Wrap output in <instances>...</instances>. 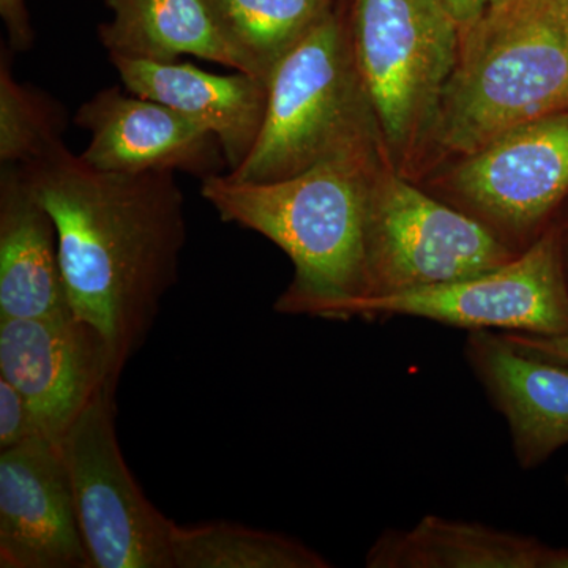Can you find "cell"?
Masks as SVG:
<instances>
[{
    "instance_id": "cell-1",
    "label": "cell",
    "mask_w": 568,
    "mask_h": 568,
    "mask_svg": "<svg viewBox=\"0 0 568 568\" xmlns=\"http://www.w3.org/2000/svg\"><path fill=\"white\" fill-rule=\"evenodd\" d=\"M20 168L58 230L71 312L104 336L122 373L178 282L186 219L175 173H104L63 141Z\"/></svg>"
},
{
    "instance_id": "cell-2",
    "label": "cell",
    "mask_w": 568,
    "mask_h": 568,
    "mask_svg": "<svg viewBox=\"0 0 568 568\" xmlns=\"http://www.w3.org/2000/svg\"><path fill=\"white\" fill-rule=\"evenodd\" d=\"M376 170L368 144L282 181L213 175L201 194L223 222L264 235L290 257L294 278L276 313L347 321L366 295V211Z\"/></svg>"
},
{
    "instance_id": "cell-3",
    "label": "cell",
    "mask_w": 568,
    "mask_h": 568,
    "mask_svg": "<svg viewBox=\"0 0 568 568\" xmlns=\"http://www.w3.org/2000/svg\"><path fill=\"white\" fill-rule=\"evenodd\" d=\"M568 110V18L514 0L459 36L437 142L469 156L500 134Z\"/></svg>"
},
{
    "instance_id": "cell-4",
    "label": "cell",
    "mask_w": 568,
    "mask_h": 568,
    "mask_svg": "<svg viewBox=\"0 0 568 568\" xmlns=\"http://www.w3.org/2000/svg\"><path fill=\"white\" fill-rule=\"evenodd\" d=\"M375 119L355 65L349 29L332 11L280 59L252 153L226 173L239 182H275L373 144Z\"/></svg>"
},
{
    "instance_id": "cell-5",
    "label": "cell",
    "mask_w": 568,
    "mask_h": 568,
    "mask_svg": "<svg viewBox=\"0 0 568 568\" xmlns=\"http://www.w3.org/2000/svg\"><path fill=\"white\" fill-rule=\"evenodd\" d=\"M355 65L384 141L396 155L435 129L458 61L459 31L444 0H355Z\"/></svg>"
},
{
    "instance_id": "cell-6",
    "label": "cell",
    "mask_w": 568,
    "mask_h": 568,
    "mask_svg": "<svg viewBox=\"0 0 568 568\" xmlns=\"http://www.w3.org/2000/svg\"><path fill=\"white\" fill-rule=\"evenodd\" d=\"M365 242L364 298L458 282L518 256L474 216L379 166L369 186Z\"/></svg>"
},
{
    "instance_id": "cell-7",
    "label": "cell",
    "mask_w": 568,
    "mask_h": 568,
    "mask_svg": "<svg viewBox=\"0 0 568 568\" xmlns=\"http://www.w3.org/2000/svg\"><path fill=\"white\" fill-rule=\"evenodd\" d=\"M115 387L84 407L61 448L92 568H174L173 519L134 480L115 436Z\"/></svg>"
},
{
    "instance_id": "cell-8",
    "label": "cell",
    "mask_w": 568,
    "mask_h": 568,
    "mask_svg": "<svg viewBox=\"0 0 568 568\" xmlns=\"http://www.w3.org/2000/svg\"><path fill=\"white\" fill-rule=\"evenodd\" d=\"M409 316L467 331L568 334V286L555 224L517 257L458 280L355 302L351 317Z\"/></svg>"
},
{
    "instance_id": "cell-9",
    "label": "cell",
    "mask_w": 568,
    "mask_h": 568,
    "mask_svg": "<svg viewBox=\"0 0 568 568\" xmlns=\"http://www.w3.org/2000/svg\"><path fill=\"white\" fill-rule=\"evenodd\" d=\"M454 186L499 241L517 239L526 252L568 194V110L521 123L466 156Z\"/></svg>"
},
{
    "instance_id": "cell-10",
    "label": "cell",
    "mask_w": 568,
    "mask_h": 568,
    "mask_svg": "<svg viewBox=\"0 0 568 568\" xmlns=\"http://www.w3.org/2000/svg\"><path fill=\"white\" fill-rule=\"evenodd\" d=\"M122 373L93 325L73 313L36 320H0V377L24 396L40 435L63 436L103 387Z\"/></svg>"
},
{
    "instance_id": "cell-11",
    "label": "cell",
    "mask_w": 568,
    "mask_h": 568,
    "mask_svg": "<svg viewBox=\"0 0 568 568\" xmlns=\"http://www.w3.org/2000/svg\"><path fill=\"white\" fill-rule=\"evenodd\" d=\"M0 567L92 568L59 444L0 452Z\"/></svg>"
},
{
    "instance_id": "cell-12",
    "label": "cell",
    "mask_w": 568,
    "mask_h": 568,
    "mask_svg": "<svg viewBox=\"0 0 568 568\" xmlns=\"http://www.w3.org/2000/svg\"><path fill=\"white\" fill-rule=\"evenodd\" d=\"M74 122L91 134L81 160L104 173L173 171L200 181L230 171L219 140L200 123L121 88L82 103Z\"/></svg>"
},
{
    "instance_id": "cell-13",
    "label": "cell",
    "mask_w": 568,
    "mask_h": 568,
    "mask_svg": "<svg viewBox=\"0 0 568 568\" xmlns=\"http://www.w3.org/2000/svg\"><path fill=\"white\" fill-rule=\"evenodd\" d=\"M465 358L506 418L523 469L545 465L568 446V366L519 353L497 331H470Z\"/></svg>"
},
{
    "instance_id": "cell-14",
    "label": "cell",
    "mask_w": 568,
    "mask_h": 568,
    "mask_svg": "<svg viewBox=\"0 0 568 568\" xmlns=\"http://www.w3.org/2000/svg\"><path fill=\"white\" fill-rule=\"evenodd\" d=\"M126 91L173 108L222 145L231 171L252 153L267 108L268 82L244 71L215 74L192 63L111 58Z\"/></svg>"
},
{
    "instance_id": "cell-15",
    "label": "cell",
    "mask_w": 568,
    "mask_h": 568,
    "mask_svg": "<svg viewBox=\"0 0 568 568\" xmlns=\"http://www.w3.org/2000/svg\"><path fill=\"white\" fill-rule=\"evenodd\" d=\"M58 230L18 164L0 173V320L69 315Z\"/></svg>"
},
{
    "instance_id": "cell-16",
    "label": "cell",
    "mask_w": 568,
    "mask_h": 568,
    "mask_svg": "<svg viewBox=\"0 0 568 568\" xmlns=\"http://www.w3.org/2000/svg\"><path fill=\"white\" fill-rule=\"evenodd\" d=\"M106 6L112 20L100 26L99 37L110 58L178 62L179 55H194L264 80L223 36L204 0H106Z\"/></svg>"
},
{
    "instance_id": "cell-17",
    "label": "cell",
    "mask_w": 568,
    "mask_h": 568,
    "mask_svg": "<svg viewBox=\"0 0 568 568\" xmlns=\"http://www.w3.org/2000/svg\"><path fill=\"white\" fill-rule=\"evenodd\" d=\"M551 547L536 537L428 515L388 529L365 558L369 568H548Z\"/></svg>"
},
{
    "instance_id": "cell-18",
    "label": "cell",
    "mask_w": 568,
    "mask_h": 568,
    "mask_svg": "<svg viewBox=\"0 0 568 568\" xmlns=\"http://www.w3.org/2000/svg\"><path fill=\"white\" fill-rule=\"evenodd\" d=\"M174 568H328L297 538L219 521L173 526Z\"/></svg>"
},
{
    "instance_id": "cell-19",
    "label": "cell",
    "mask_w": 568,
    "mask_h": 568,
    "mask_svg": "<svg viewBox=\"0 0 568 568\" xmlns=\"http://www.w3.org/2000/svg\"><path fill=\"white\" fill-rule=\"evenodd\" d=\"M220 31L268 82L276 63L334 10V0H204Z\"/></svg>"
},
{
    "instance_id": "cell-20",
    "label": "cell",
    "mask_w": 568,
    "mask_h": 568,
    "mask_svg": "<svg viewBox=\"0 0 568 568\" xmlns=\"http://www.w3.org/2000/svg\"><path fill=\"white\" fill-rule=\"evenodd\" d=\"M63 118L44 93L14 81L10 61L0 63V162L24 166L62 142Z\"/></svg>"
},
{
    "instance_id": "cell-21",
    "label": "cell",
    "mask_w": 568,
    "mask_h": 568,
    "mask_svg": "<svg viewBox=\"0 0 568 568\" xmlns=\"http://www.w3.org/2000/svg\"><path fill=\"white\" fill-rule=\"evenodd\" d=\"M40 435L28 402L18 388L0 377V452Z\"/></svg>"
},
{
    "instance_id": "cell-22",
    "label": "cell",
    "mask_w": 568,
    "mask_h": 568,
    "mask_svg": "<svg viewBox=\"0 0 568 568\" xmlns=\"http://www.w3.org/2000/svg\"><path fill=\"white\" fill-rule=\"evenodd\" d=\"M519 353L568 366V334L536 335L521 332H500Z\"/></svg>"
},
{
    "instance_id": "cell-23",
    "label": "cell",
    "mask_w": 568,
    "mask_h": 568,
    "mask_svg": "<svg viewBox=\"0 0 568 568\" xmlns=\"http://www.w3.org/2000/svg\"><path fill=\"white\" fill-rule=\"evenodd\" d=\"M0 14L9 33L10 47L28 51L33 44V31L24 0H0Z\"/></svg>"
},
{
    "instance_id": "cell-24",
    "label": "cell",
    "mask_w": 568,
    "mask_h": 568,
    "mask_svg": "<svg viewBox=\"0 0 568 568\" xmlns=\"http://www.w3.org/2000/svg\"><path fill=\"white\" fill-rule=\"evenodd\" d=\"M510 2L514 0H444L448 13L458 26L459 36Z\"/></svg>"
},
{
    "instance_id": "cell-25",
    "label": "cell",
    "mask_w": 568,
    "mask_h": 568,
    "mask_svg": "<svg viewBox=\"0 0 568 568\" xmlns=\"http://www.w3.org/2000/svg\"><path fill=\"white\" fill-rule=\"evenodd\" d=\"M556 230L559 234L560 256H562L564 274H566L568 286V226H556Z\"/></svg>"
},
{
    "instance_id": "cell-26",
    "label": "cell",
    "mask_w": 568,
    "mask_h": 568,
    "mask_svg": "<svg viewBox=\"0 0 568 568\" xmlns=\"http://www.w3.org/2000/svg\"><path fill=\"white\" fill-rule=\"evenodd\" d=\"M529 2L536 3L538 7H544V9L556 11V13L568 18V0H529Z\"/></svg>"
}]
</instances>
